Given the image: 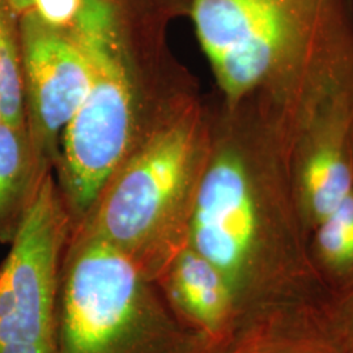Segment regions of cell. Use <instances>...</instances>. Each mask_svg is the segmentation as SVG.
<instances>
[{
	"label": "cell",
	"instance_id": "obj_6",
	"mask_svg": "<svg viewBox=\"0 0 353 353\" xmlns=\"http://www.w3.org/2000/svg\"><path fill=\"white\" fill-rule=\"evenodd\" d=\"M353 0H190L223 102L275 88L303 64Z\"/></svg>",
	"mask_w": 353,
	"mask_h": 353
},
{
	"label": "cell",
	"instance_id": "obj_14",
	"mask_svg": "<svg viewBox=\"0 0 353 353\" xmlns=\"http://www.w3.org/2000/svg\"><path fill=\"white\" fill-rule=\"evenodd\" d=\"M83 0H32V10L46 24L70 28L81 10Z\"/></svg>",
	"mask_w": 353,
	"mask_h": 353
},
{
	"label": "cell",
	"instance_id": "obj_1",
	"mask_svg": "<svg viewBox=\"0 0 353 353\" xmlns=\"http://www.w3.org/2000/svg\"><path fill=\"white\" fill-rule=\"evenodd\" d=\"M288 128L265 92L214 109L212 140L188 245L219 270L239 321L268 265L303 248L307 228L290 168Z\"/></svg>",
	"mask_w": 353,
	"mask_h": 353
},
{
	"label": "cell",
	"instance_id": "obj_2",
	"mask_svg": "<svg viewBox=\"0 0 353 353\" xmlns=\"http://www.w3.org/2000/svg\"><path fill=\"white\" fill-rule=\"evenodd\" d=\"M214 109L179 99L118 168L72 229L113 245L147 279L161 278L188 245L190 219L212 140Z\"/></svg>",
	"mask_w": 353,
	"mask_h": 353
},
{
	"label": "cell",
	"instance_id": "obj_5",
	"mask_svg": "<svg viewBox=\"0 0 353 353\" xmlns=\"http://www.w3.org/2000/svg\"><path fill=\"white\" fill-rule=\"evenodd\" d=\"M267 92L288 128L294 188L310 232L353 189V11Z\"/></svg>",
	"mask_w": 353,
	"mask_h": 353
},
{
	"label": "cell",
	"instance_id": "obj_3",
	"mask_svg": "<svg viewBox=\"0 0 353 353\" xmlns=\"http://www.w3.org/2000/svg\"><path fill=\"white\" fill-rule=\"evenodd\" d=\"M224 343L186 325L160 285L123 252L71 230L61 265L55 353H220Z\"/></svg>",
	"mask_w": 353,
	"mask_h": 353
},
{
	"label": "cell",
	"instance_id": "obj_13",
	"mask_svg": "<svg viewBox=\"0 0 353 353\" xmlns=\"http://www.w3.org/2000/svg\"><path fill=\"white\" fill-rule=\"evenodd\" d=\"M220 353H312L301 348L278 347V339L265 328L261 319L252 316L241 323L228 339Z\"/></svg>",
	"mask_w": 353,
	"mask_h": 353
},
{
	"label": "cell",
	"instance_id": "obj_17",
	"mask_svg": "<svg viewBox=\"0 0 353 353\" xmlns=\"http://www.w3.org/2000/svg\"><path fill=\"white\" fill-rule=\"evenodd\" d=\"M0 123H3V118H1V112H0Z\"/></svg>",
	"mask_w": 353,
	"mask_h": 353
},
{
	"label": "cell",
	"instance_id": "obj_8",
	"mask_svg": "<svg viewBox=\"0 0 353 353\" xmlns=\"http://www.w3.org/2000/svg\"><path fill=\"white\" fill-rule=\"evenodd\" d=\"M26 128L46 165L90 83L87 54L70 28H54L29 10L19 16ZM48 166V165H46Z\"/></svg>",
	"mask_w": 353,
	"mask_h": 353
},
{
	"label": "cell",
	"instance_id": "obj_15",
	"mask_svg": "<svg viewBox=\"0 0 353 353\" xmlns=\"http://www.w3.org/2000/svg\"><path fill=\"white\" fill-rule=\"evenodd\" d=\"M6 1L19 16L32 10V0H6Z\"/></svg>",
	"mask_w": 353,
	"mask_h": 353
},
{
	"label": "cell",
	"instance_id": "obj_7",
	"mask_svg": "<svg viewBox=\"0 0 353 353\" xmlns=\"http://www.w3.org/2000/svg\"><path fill=\"white\" fill-rule=\"evenodd\" d=\"M71 230L48 173L0 263V353H55L61 265Z\"/></svg>",
	"mask_w": 353,
	"mask_h": 353
},
{
	"label": "cell",
	"instance_id": "obj_4",
	"mask_svg": "<svg viewBox=\"0 0 353 353\" xmlns=\"http://www.w3.org/2000/svg\"><path fill=\"white\" fill-rule=\"evenodd\" d=\"M150 0H83L70 29L87 54L90 83L61 137L59 183L72 228L139 141V93L130 38L148 19Z\"/></svg>",
	"mask_w": 353,
	"mask_h": 353
},
{
	"label": "cell",
	"instance_id": "obj_16",
	"mask_svg": "<svg viewBox=\"0 0 353 353\" xmlns=\"http://www.w3.org/2000/svg\"><path fill=\"white\" fill-rule=\"evenodd\" d=\"M351 325H352V327H353V303H352V309H351Z\"/></svg>",
	"mask_w": 353,
	"mask_h": 353
},
{
	"label": "cell",
	"instance_id": "obj_12",
	"mask_svg": "<svg viewBox=\"0 0 353 353\" xmlns=\"http://www.w3.org/2000/svg\"><path fill=\"white\" fill-rule=\"evenodd\" d=\"M316 258L332 270L353 267V189L310 229Z\"/></svg>",
	"mask_w": 353,
	"mask_h": 353
},
{
	"label": "cell",
	"instance_id": "obj_11",
	"mask_svg": "<svg viewBox=\"0 0 353 353\" xmlns=\"http://www.w3.org/2000/svg\"><path fill=\"white\" fill-rule=\"evenodd\" d=\"M0 112L3 123L14 128H26L19 14L6 0H0Z\"/></svg>",
	"mask_w": 353,
	"mask_h": 353
},
{
	"label": "cell",
	"instance_id": "obj_10",
	"mask_svg": "<svg viewBox=\"0 0 353 353\" xmlns=\"http://www.w3.org/2000/svg\"><path fill=\"white\" fill-rule=\"evenodd\" d=\"M48 173L28 128L0 123V243L12 242Z\"/></svg>",
	"mask_w": 353,
	"mask_h": 353
},
{
	"label": "cell",
	"instance_id": "obj_9",
	"mask_svg": "<svg viewBox=\"0 0 353 353\" xmlns=\"http://www.w3.org/2000/svg\"><path fill=\"white\" fill-rule=\"evenodd\" d=\"M157 284L176 316L207 338L224 343L237 328L236 303L225 279L189 245L176 254Z\"/></svg>",
	"mask_w": 353,
	"mask_h": 353
}]
</instances>
